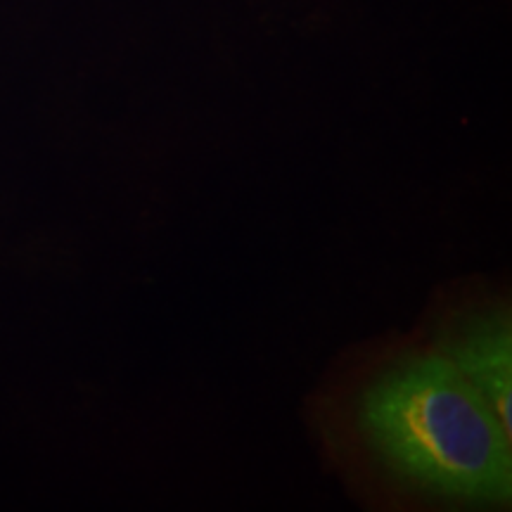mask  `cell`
I'll return each mask as SVG.
<instances>
[{
    "instance_id": "1",
    "label": "cell",
    "mask_w": 512,
    "mask_h": 512,
    "mask_svg": "<svg viewBox=\"0 0 512 512\" xmlns=\"http://www.w3.org/2000/svg\"><path fill=\"white\" fill-rule=\"evenodd\" d=\"M354 420L370 456L399 482L451 503H510L512 434L437 347L377 370Z\"/></svg>"
},
{
    "instance_id": "2",
    "label": "cell",
    "mask_w": 512,
    "mask_h": 512,
    "mask_svg": "<svg viewBox=\"0 0 512 512\" xmlns=\"http://www.w3.org/2000/svg\"><path fill=\"white\" fill-rule=\"evenodd\" d=\"M437 349L482 394L512 434V325L505 306H484L460 316Z\"/></svg>"
}]
</instances>
